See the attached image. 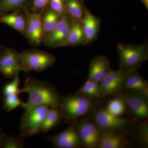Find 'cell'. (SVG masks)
Masks as SVG:
<instances>
[{
    "mask_svg": "<svg viewBox=\"0 0 148 148\" xmlns=\"http://www.w3.org/2000/svg\"><path fill=\"white\" fill-rule=\"evenodd\" d=\"M21 92L27 93L29 97L28 101L21 106L25 110L39 106L58 108L60 96L53 86L47 81L28 77Z\"/></svg>",
    "mask_w": 148,
    "mask_h": 148,
    "instance_id": "1",
    "label": "cell"
},
{
    "mask_svg": "<svg viewBox=\"0 0 148 148\" xmlns=\"http://www.w3.org/2000/svg\"><path fill=\"white\" fill-rule=\"evenodd\" d=\"M92 100L77 93L60 96L58 109L62 119L71 124L74 123L92 110Z\"/></svg>",
    "mask_w": 148,
    "mask_h": 148,
    "instance_id": "2",
    "label": "cell"
},
{
    "mask_svg": "<svg viewBox=\"0 0 148 148\" xmlns=\"http://www.w3.org/2000/svg\"><path fill=\"white\" fill-rule=\"evenodd\" d=\"M146 44L132 45L120 43L118 45L120 68L128 73L136 71L148 59Z\"/></svg>",
    "mask_w": 148,
    "mask_h": 148,
    "instance_id": "3",
    "label": "cell"
},
{
    "mask_svg": "<svg viewBox=\"0 0 148 148\" xmlns=\"http://www.w3.org/2000/svg\"><path fill=\"white\" fill-rule=\"evenodd\" d=\"M22 65L27 71L41 72L55 64L56 58L51 53L37 49L24 50L18 53Z\"/></svg>",
    "mask_w": 148,
    "mask_h": 148,
    "instance_id": "4",
    "label": "cell"
},
{
    "mask_svg": "<svg viewBox=\"0 0 148 148\" xmlns=\"http://www.w3.org/2000/svg\"><path fill=\"white\" fill-rule=\"evenodd\" d=\"M49 108L39 106L25 110L20 121L19 136L24 138L39 133L43 120Z\"/></svg>",
    "mask_w": 148,
    "mask_h": 148,
    "instance_id": "5",
    "label": "cell"
},
{
    "mask_svg": "<svg viewBox=\"0 0 148 148\" xmlns=\"http://www.w3.org/2000/svg\"><path fill=\"white\" fill-rule=\"evenodd\" d=\"M73 123L82 145L88 148L98 147L101 132L93 121L79 120Z\"/></svg>",
    "mask_w": 148,
    "mask_h": 148,
    "instance_id": "6",
    "label": "cell"
},
{
    "mask_svg": "<svg viewBox=\"0 0 148 148\" xmlns=\"http://www.w3.org/2000/svg\"><path fill=\"white\" fill-rule=\"evenodd\" d=\"M94 122L101 131H119L129 125L130 121L127 119L116 116L109 113L105 109H98L93 115Z\"/></svg>",
    "mask_w": 148,
    "mask_h": 148,
    "instance_id": "7",
    "label": "cell"
},
{
    "mask_svg": "<svg viewBox=\"0 0 148 148\" xmlns=\"http://www.w3.org/2000/svg\"><path fill=\"white\" fill-rule=\"evenodd\" d=\"M27 71L21 64L19 54L13 49L0 50V73L6 78L13 77L16 74Z\"/></svg>",
    "mask_w": 148,
    "mask_h": 148,
    "instance_id": "8",
    "label": "cell"
},
{
    "mask_svg": "<svg viewBox=\"0 0 148 148\" xmlns=\"http://www.w3.org/2000/svg\"><path fill=\"white\" fill-rule=\"evenodd\" d=\"M116 97H119L124 101L126 107L135 116L143 120L148 118V102L147 98L138 93L128 91L117 93Z\"/></svg>",
    "mask_w": 148,
    "mask_h": 148,
    "instance_id": "9",
    "label": "cell"
},
{
    "mask_svg": "<svg viewBox=\"0 0 148 148\" xmlns=\"http://www.w3.org/2000/svg\"><path fill=\"white\" fill-rule=\"evenodd\" d=\"M73 21V18L68 13H64L53 32L43 39L44 44L50 47H60L69 35Z\"/></svg>",
    "mask_w": 148,
    "mask_h": 148,
    "instance_id": "10",
    "label": "cell"
},
{
    "mask_svg": "<svg viewBox=\"0 0 148 148\" xmlns=\"http://www.w3.org/2000/svg\"><path fill=\"white\" fill-rule=\"evenodd\" d=\"M128 73L121 68L115 71L111 70L100 83L103 97L119 92Z\"/></svg>",
    "mask_w": 148,
    "mask_h": 148,
    "instance_id": "11",
    "label": "cell"
},
{
    "mask_svg": "<svg viewBox=\"0 0 148 148\" xmlns=\"http://www.w3.org/2000/svg\"><path fill=\"white\" fill-rule=\"evenodd\" d=\"M26 14V34L30 42L35 45L40 44L44 38L42 22V13L30 12L25 9Z\"/></svg>",
    "mask_w": 148,
    "mask_h": 148,
    "instance_id": "12",
    "label": "cell"
},
{
    "mask_svg": "<svg viewBox=\"0 0 148 148\" xmlns=\"http://www.w3.org/2000/svg\"><path fill=\"white\" fill-rule=\"evenodd\" d=\"M49 141L57 148H77L82 145L80 140L73 123L57 135L47 137Z\"/></svg>",
    "mask_w": 148,
    "mask_h": 148,
    "instance_id": "13",
    "label": "cell"
},
{
    "mask_svg": "<svg viewBox=\"0 0 148 148\" xmlns=\"http://www.w3.org/2000/svg\"><path fill=\"white\" fill-rule=\"evenodd\" d=\"M111 70L108 59L105 56H97L90 61L88 79L101 83Z\"/></svg>",
    "mask_w": 148,
    "mask_h": 148,
    "instance_id": "14",
    "label": "cell"
},
{
    "mask_svg": "<svg viewBox=\"0 0 148 148\" xmlns=\"http://www.w3.org/2000/svg\"><path fill=\"white\" fill-rule=\"evenodd\" d=\"M81 23L84 34L85 45L97 38L100 31L101 20L86 9Z\"/></svg>",
    "mask_w": 148,
    "mask_h": 148,
    "instance_id": "15",
    "label": "cell"
},
{
    "mask_svg": "<svg viewBox=\"0 0 148 148\" xmlns=\"http://www.w3.org/2000/svg\"><path fill=\"white\" fill-rule=\"evenodd\" d=\"M123 88L148 98V82L136 71L127 74L123 83Z\"/></svg>",
    "mask_w": 148,
    "mask_h": 148,
    "instance_id": "16",
    "label": "cell"
},
{
    "mask_svg": "<svg viewBox=\"0 0 148 148\" xmlns=\"http://www.w3.org/2000/svg\"><path fill=\"white\" fill-rule=\"evenodd\" d=\"M126 137L118 131H104L101 132L98 148H122L128 144Z\"/></svg>",
    "mask_w": 148,
    "mask_h": 148,
    "instance_id": "17",
    "label": "cell"
},
{
    "mask_svg": "<svg viewBox=\"0 0 148 148\" xmlns=\"http://www.w3.org/2000/svg\"><path fill=\"white\" fill-rule=\"evenodd\" d=\"M20 10L0 15V23L6 24L26 36V17Z\"/></svg>",
    "mask_w": 148,
    "mask_h": 148,
    "instance_id": "18",
    "label": "cell"
},
{
    "mask_svg": "<svg viewBox=\"0 0 148 148\" xmlns=\"http://www.w3.org/2000/svg\"><path fill=\"white\" fill-rule=\"evenodd\" d=\"M84 44V37L81 21L73 19V23L68 36L64 42L60 45L62 47L75 46Z\"/></svg>",
    "mask_w": 148,
    "mask_h": 148,
    "instance_id": "19",
    "label": "cell"
},
{
    "mask_svg": "<svg viewBox=\"0 0 148 148\" xmlns=\"http://www.w3.org/2000/svg\"><path fill=\"white\" fill-rule=\"evenodd\" d=\"M62 119L58 108H49L46 114L41 125L40 132L47 133L56 127Z\"/></svg>",
    "mask_w": 148,
    "mask_h": 148,
    "instance_id": "20",
    "label": "cell"
},
{
    "mask_svg": "<svg viewBox=\"0 0 148 148\" xmlns=\"http://www.w3.org/2000/svg\"><path fill=\"white\" fill-rule=\"evenodd\" d=\"M66 13L73 20L82 21L86 8L80 0H64Z\"/></svg>",
    "mask_w": 148,
    "mask_h": 148,
    "instance_id": "21",
    "label": "cell"
},
{
    "mask_svg": "<svg viewBox=\"0 0 148 148\" xmlns=\"http://www.w3.org/2000/svg\"><path fill=\"white\" fill-rule=\"evenodd\" d=\"M61 16L49 8L44 12L42 16L44 38L54 30L59 22Z\"/></svg>",
    "mask_w": 148,
    "mask_h": 148,
    "instance_id": "22",
    "label": "cell"
},
{
    "mask_svg": "<svg viewBox=\"0 0 148 148\" xmlns=\"http://www.w3.org/2000/svg\"><path fill=\"white\" fill-rule=\"evenodd\" d=\"M77 93L93 100L103 97L100 83L88 79Z\"/></svg>",
    "mask_w": 148,
    "mask_h": 148,
    "instance_id": "23",
    "label": "cell"
},
{
    "mask_svg": "<svg viewBox=\"0 0 148 148\" xmlns=\"http://www.w3.org/2000/svg\"><path fill=\"white\" fill-rule=\"evenodd\" d=\"M31 1L32 0H0V14H2L27 9L30 6Z\"/></svg>",
    "mask_w": 148,
    "mask_h": 148,
    "instance_id": "24",
    "label": "cell"
},
{
    "mask_svg": "<svg viewBox=\"0 0 148 148\" xmlns=\"http://www.w3.org/2000/svg\"><path fill=\"white\" fill-rule=\"evenodd\" d=\"M126 108L124 101L121 98L116 96L108 102L105 109L114 115L121 116L125 112Z\"/></svg>",
    "mask_w": 148,
    "mask_h": 148,
    "instance_id": "25",
    "label": "cell"
},
{
    "mask_svg": "<svg viewBox=\"0 0 148 148\" xmlns=\"http://www.w3.org/2000/svg\"><path fill=\"white\" fill-rule=\"evenodd\" d=\"M24 147V138L19 135L18 137H14L3 133L0 140V148H23Z\"/></svg>",
    "mask_w": 148,
    "mask_h": 148,
    "instance_id": "26",
    "label": "cell"
},
{
    "mask_svg": "<svg viewBox=\"0 0 148 148\" xmlns=\"http://www.w3.org/2000/svg\"><path fill=\"white\" fill-rule=\"evenodd\" d=\"M20 79L18 73L16 74L13 77V79L10 82L5 85L3 89V94L4 97L12 95H18L21 92V88H19Z\"/></svg>",
    "mask_w": 148,
    "mask_h": 148,
    "instance_id": "27",
    "label": "cell"
},
{
    "mask_svg": "<svg viewBox=\"0 0 148 148\" xmlns=\"http://www.w3.org/2000/svg\"><path fill=\"white\" fill-rule=\"evenodd\" d=\"M23 103V101L18 97V95H7L4 96L3 108L7 112H11L21 106Z\"/></svg>",
    "mask_w": 148,
    "mask_h": 148,
    "instance_id": "28",
    "label": "cell"
},
{
    "mask_svg": "<svg viewBox=\"0 0 148 148\" xmlns=\"http://www.w3.org/2000/svg\"><path fill=\"white\" fill-rule=\"evenodd\" d=\"M137 138L143 147H148V125L147 120L139 123L137 130Z\"/></svg>",
    "mask_w": 148,
    "mask_h": 148,
    "instance_id": "29",
    "label": "cell"
},
{
    "mask_svg": "<svg viewBox=\"0 0 148 148\" xmlns=\"http://www.w3.org/2000/svg\"><path fill=\"white\" fill-rule=\"evenodd\" d=\"M48 8L60 16L66 12L64 0H49Z\"/></svg>",
    "mask_w": 148,
    "mask_h": 148,
    "instance_id": "30",
    "label": "cell"
},
{
    "mask_svg": "<svg viewBox=\"0 0 148 148\" xmlns=\"http://www.w3.org/2000/svg\"><path fill=\"white\" fill-rule=\"evenodd\" d=\"M49 0H32L30 6L32 12L43 13L48 7Z\"/></svg>",
    "mask_w": 148,
    "mask_h": 148,
    "instance_id": "31",
    "label": "cell"
},
{
    "mask_svg": "<svg viewBox=\"0 0 148 148\" xmlns=\"http://www.w3.org/2000/svg\"><path fill=\"white\" fill-rule=\"evenodd\" d=\"M144 4L145 5V6L147 8H148V0H141Z\"/></svg>",
    "mask_w": 148,
    "mask_h": 148,
    "instance_id": "32",
    "label": "cell"
},
{
    "mask_svg": "<svg viewBox=\"0 0 148 148\" xmlns=\"http://www.w3.org/2000/svg\"><path fill=\"white\" fill-rule=\"evenodd\" d=\"M3 133L1 129V127H0V140H1V138L2 136Z\"/></svg>",
    "mask_w": 148,
    "mask_h": 148,
    "instance_id": "33",
    "label": "cell"
},
{
    "mask_svg": "<svg viewBox=\"0 0 148 148\" xmlns=\"http://www.w3.org/2000/svg\"><path fill=\"white\" fill-rule=\"evenodd\" d=\"M2 49L1 46V44H0V50Z\"/></svg>",
    "mask_w": 148,
    "mask_h": 148,
    "instance_id": "34",
    "label": "cell"
},
{
    "mask_svg": "<svg viewBox=\"0 0 148 148\" xmlns=\"http://www.w3.org/2000/svg\"><path fill=\"white\" fill-rule=\"evenodd\" d=\"M80 1L83 2H84V0H80Z\"/></svg>",
    "mask_w": 148,
    "mask_h": 148,
    "instance_id": "35",
    "label": "cell"
}]
</instances>
